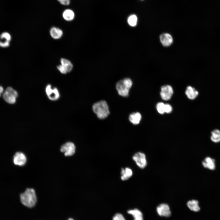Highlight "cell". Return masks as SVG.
<instances>
[{
  "instance_id": "52a82bcc",
  "label": "cell",
  "mask_w": 220,
  "mask_h": 220,
  "mask_svg": "<svg viewBox=\"0 0 220 220\" xmlns=\"http://www.w3.org/2000/svg\"><path fill=\"white\" fill-rule=\"evenodd\" d=\"M60 150L64 153L65 156H72L75 152V147L73 143L68 142L61 146Z\"/></svg>"
},
{
  "instance_id": "ffe728a7",
  "label": "cell",
  "mask_w": 220,
  "mask_h": 220,
  "mask_svg": "<svg viewBox=\"0 0 220 220\" xmlns=\"http://www.w3.org/2000/svg\"><path fill=\"white\" fill-rule=\"evenodd\" d=\"M127 212L132 215L134 218V220H143V215L141 212L137 209L129 210Z\"/></svg>"
},
{
  "instance_id": "603a6c76",
  "label": "cell",
  "mask_w": 220,
  "mask_h": 220,
  "mask_svg": "<svg viewBox=\"0 0 220 220\" xmlns=\"http://www.w3.org/2000/svg\"><path fill=\"white\" fill-rule=\"evenodd\" d=\"M165 104L162 102H159L156 105V109L158 112L160 114L165 113Z\"/></svg>"
},
{
  "instance_id": "e0dca14e",
  "label": "cell",
  "mask_w": 220,
  "mask_h": 220,
  "mask_svg": "<svg viewBox=\"0 0 220 220\" xmlns=\"http://www.w3.org/2000/svg\"><path fill=\"white\" fill-rule=\"evenodd\" d=\"M61 65L67 70L68 73L70 72L73 68V65L68 60L64 58H61L60 60Z\"/></svg>"
},
{
  "instance_id": "7402d4cb",
  "label": "cell",
  "mask_w": 220,
  "mask_h": 220,
  "mask_svg": "<svg viewBox=\"0 0 220 220\" xmlns=\"http://www.w3.org/2000/svg\"><path fill=\"white\" fill-rule=\"evenodd\" d=\"M127 23L128 24L132 27L136 26L137 24V17L135 14H132L130 15L127 18Z\"/></svg>"
},
{
  "instance_id": "cb8c5ba5",
  "label": "cell",
  "mask_w": 220,
  "mask_h": 220,
  "mask_svg": "<svg viewBox=\"0 0 220 220\" xmlns=\"http://www.w3.org/2000/svg\"><path fill=\"white\" fill-rule=\"evenodd\" d=\"M0 38L1 39H5L6 41H9L11 40V36L10 34L7 32H4L1 35Z\"/></svg>"
},
{
  "instance_id": "5bb4252c",
  "label": "cell",
  "mask_w": 220,
  "mask_h": 220,
  "mask_svg": "<svg viewBox=\"0 0 220 220\" xmlns=\"http://www.w3.org/2000/svg\"><path fill=\"white\" fill-rule=\"evenodd\" d=\"M185 94L188 98L190 100H194L198 96L199 92L194 88L189 86L186 89Z\"/></svg>"
},
{
  "instance_id": "ba28073f",
  "label": "cell",
  "mask_w": 220,
  "mask_h": 220,
  "mask_svg": "<svg viewBox=\"0 0 220 220\" xmlns=\"http://www.w3.org/2000/svg\"><path fill=\"white\" fill-rule=\"evenodd\" d=\"M173 93V89L170 86L166 85L161 87L160 95L163 100L165 101L169 100L172 96Z\"/></svg>"
},
{
  "instance_id": "83f0119b",
  "label": "cell",
  "mask_w": 220,
  "mask_h": 220,
  "mask_svg": "<svg viewBox=\"0 0 220 220\" xmlns=\"http://www.w3.org/2000/svg\"><path fill=\"white\" fill-rule=\"evenodd\" d=\"M9 46V41H5L4 42L0 41V46L2 47L5 48L8 47Z\"/></svg>"
},
{
  "instance_id": "d6986e66",
  "label": "cell",
  "mask_w": 220,
  "mask_h": 220,
  "mask_svg": "<svg viewBox=\"0 0 220 220\" xmlns=\"http://www.w3.org/2000/svg\"><path fill=\"white\" fill-rule=\"evenodd\" d=\"M187 204L188 207L191 211L197 212L200 209L199 205V202L197 200H189L187 202Z\"/></svg>"
},
{
  "instance_id": "4fadbf2b",
  "label": "cell",
  "mask_w": 220,
  "mask_h": 220,
  "mask_svg": "<svg viewBox=\"0 0 220 220\" xmlns=\"http://www.w3.org/2000/svg\"><path fill=\"white\" fill-rule=\"evenodd\" d=\"M50 35L53 39H59L62 36L63 32L61 29L57 27H52L50 31Z\"/></svg>"
},
{
  "instance_id": "d4e9b609",
  "label": "cell",
  "mask_w": 220,
  "mask_h": 220,
  "mask_svg": "<svg viewBox=\"0 0 220 220\" xmlns=\"http://www.w3.org/2000/svg\"><path fill=\"white\" fill-rule=\"evenodd\" d=\"M113 220H125L123 215L121 214H116L113 218Z\"/></svg>"
},
{
  "instance_id": "3957f363",
  "label": "cell",
  "mask_w": 220,
  "mask_h": 220,
  "mask_svg": "<svg viewBox=\"0 0 220 220\" xmlns=\"http://www.w3.org/2000/svg\"><path fill=\"white\" fill-rule=\"evenodd\" d=\"M132 85L131 80L129 78H126L117 82L116 88L120 95L126 97L128 96L130 89Z\"/></svg>"
},
{
  "instance_id": "4dcf8cb0",
  "label": "cell",
  "mask_w": 220,
  "mask_h": 220,
  "mask_svg": "<svg viewBox=\"0 0 220 220\" xmlns=\"http://www.w3.org/2000/svg\"><path fill=\"white\" fill-rule=\"evenodd\" d=\"M67 220H74L73 218H69Z\"/></svg>"
},
{
  "instance_id": "2e32d148",
  "label": "cell",
  "mask_w": 220,
  "mask_h": 220,
  "mask_svg": "<svg viewBox=\"0 0 220 220\" xmlns=\"http://www.w3.org/2000/svg\"><path fill=\"white\" fill-rule=\"evenodd\" d=\"M141 116L138 112L133 113L131 114L129 117L130 122L134 125L138 124L141 119Z\"/></svg>"
},
{
  "instance_id": "6da1fadb",
  "label": "cell",
  "mask_w": 220,
  "mask_h": 220,
  "mask_svg": "<svg viewBox=\"0 0 220 220\" xmlns=\"http://www.w3.org/2000/svg\"><path fill=\"white\" fill-rule=\"evenodd\" d=\"M21 203L28 208H32L35 205L37 201L35 191L32 188H27L25 192L20 194Z\"/></svg>"
},
{
  "instance_id": "4316f807",
  "label": "cell",
  "mask_w": 220,
  "mask_h": 220,
  "mask_svg": "<svg viewBox=\"0 0 220 220\" xmlns=\"http://www.w3.org/2000/svg\"><path fill=\"white\" fill-rule=\"evenodd\" d=\"M172 111V107L169 104H166L165 105V112L166 113H170Z\"/></svg>"
},
{
  "instance_id": "ac0fdd59",
  "label": "cell",
  "mask_w": 220,
  "mask_h": 220,
  "mask_svg": "<svg viewBox=\"0 0 220 220\" xmlns=\"http://www.w3.org/2000/svg\"><path fill=\"white\" fill-rule=\"evenodd\" d=\"M210 139L211 141L215 143L220 142V130L215 129L211 132Z\"/></svg>"
},
{
  "instance_id": "44dd1931",
  "label": "cell",
  "mask_w": 220,
  "mask_h": 220,
  "mask_svg": "<svg viewBox=\"0 0 220 220\" xmlns=\"http://www.w3.org/2000/svg\"><path fill=\"white\" fill-rule=\"evenodd\" d=\"M122 176L121 178L123 181L126 180L132 175L133 172L131 169L127 167L125 169L122 168L121 171Z\"/></svg>"
},
{
  "instance_id": "f546056e",
  "label": "cell",
  "mask_w": 220,
  "mask_h": 220,
  "mask_svg": "<svg viewBox=\"0 0 220 220\" xmlns=\"http://www.w3.org/2000/svg\"><path fill=\"white\" fill-rule=\"evenodd\" d=\"M4 92V89L3 87L1 86H0V97L1 94L3 93Z\"/></svg>"
},
{
  "instance_id": "30bf717a",
  "label": "cell",
  "mask_w": 220,
  "mask_h": 220,
  "mask_svg": "<svg viewBox=\"0 0 220 220\" xmlns=\"http://www.w3.org/2000/svg\"><path fill=\"white\" fill-rule=\"evenodd\" d=\"M160 42L164 47L170 46L173 43V39L172 35L169 33H164L160 36Z\"/></svg>"
},
{
  "instance_id": "9c48e42d",
  "label": "cell",
  "mask_w": 220,
  "mask_h": 220,
  "mask_svg": "<svg viewBox=\"0 0 220 220\" xmlns=\"http://www.w3.org/2000/svg\"><path fill=\"white\" fill-rule=\"evenodd\" d=\"M13 160L15 165L22 166L25 164L27 161V158L23 152H17L14 156Z\"/></svg>"
},
{
  "instance_id": "277c9868",
  "label": "cell",
  "mask_w": 220,
  "mask_h": 220,
  "mask_svg": "<svg viewBox=\"0 0 220 220\" xmlns=\"http://www.w3.org/2000/svg\"><path fill=\"white\" fill-rule=\"evenodd\" d=\"M18 96L17 92L11 87L6 88L3 93L2 97L7 103L11 104H14Z\"/></svg>"
},
{
  "instance_id": "f1b7e54d",
  "label": "cell",
  "mask_w": 220,
  "mask_h": 220,
  "mask_svg": "<svg viewBox=\"0 0 220 220\" xmlns=\"http://www.w3.org/2000/svg\"><path fill=\"white\" fill-rule=\"evenodd\" d=\"M71 0H57V1L62 5L64 6H68L70 3Z\"/></svg>"
},
{
  "instance_id": "484cf974",
  "label": "cell",
  "mask_w": 220,
  "mask_h": 220,
  "mask_svg": "<svg viewBox=\"0 0 220 220\" xmlns=\"http://www.w3.org/2000/svg\"><path fill=\"white\" fill-rule=\"evenodd\" d=\"M57 68L59 71L62 74H65L68 73L66 69L61 64L58 65Z\"/></svg>"
},
{
  "instance_id": "7c38bea8",
  "label": "cell",
  "mask_w": 220,
  "mask_h": 220,
  "mask_svg": "<svg viewBox=\"0 0 220 220\" xmlns=\"http://www.w3.org/2000/svg\"><path fill=\"white\" fill-rule=\"evenodd\" d=\"M203 166L210 170H213L215 168V160L210 157H207L202 162Z\"/></svg>"
},
{
  "instance_id": "8fae6325",
  "label": "cell",
  "mask_w": 220,
  "mask_h": 220,
  "mask_svg": "<svg viewBox=\"0 0 220 220\" xmlns=\"http://www.w3.org/2000/svg\"><path fill=\"white\" fill-rule=\"evenodd\" d=\"M157 211L159 215L161 216L168 217L171 215L169 206L166 204L163 203L159 205L157 207Z\"/></svg>"
},
{
  "instance_id": "9a60e30c",
  "label": "cell",
  "mask_w": 220,
  "mask_h": 220,
  "mask_svg": "<svg viewBox=\"0 0 220 220\" xmlns=\"http://www.w3.org/2000/svg\"><path fill=\"white\" fill-rule=\"evenodd\" d=\"M75 16L74 11L71 9H65L62 13V16L64 19L68 21L72 20Z\"/></svg>"
},
{
  "instance_id": "5b68a950",
  "label": "cell",
  "mask_w": 220,
  "mask_h": 220,
  "mask_svg": "<svg viewBox=\"0 0 220 220\" xmlns=\"http://www.w3.org/2000/svg\"><path fill=\"white\" fill-rule=\"evenodd\" d=\"M132 158L139 168L143 169L146 166L147 162L144 153L141 152H137L134 154Z\"/></svg>"
},
{
  "instance_id": "8992f818",
  "label": "cell",
  "mask_w": 220,
  "mask_h": 220,
  "mask_svg": "<svg viewBox=\"0 0 220 220\" xmlns=\"http://www.w3.org/2000/svg\"><path fill=\"white\" fill-rule=\"evenodd\" d=\"M45 92L49 99L51 101H56L60 97V94L58 89L53 87L50 84L47 85L45 88Z\"/></svg>"
},
{
  "instance_id": "7a4b0ae2",
  "label": "cell",
  "mask_w": 220,
  "mask_h": 220,
  "mask_svg": "<svg viewBox=\"0 0 220 220\" xmlns=\"http://www.w3.org/2000/svg\"><path fill=\"white\" fill-rule=\"evenodd\" d=\"M93 110L98 118L101 119L105 118L109 114L108 106L104 101H99L94 104L93 106Z\"/></svg>"
}]
</instances>
